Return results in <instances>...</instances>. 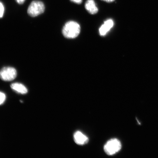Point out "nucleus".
<instances>
[{
    "instance_id": "1",
    "label": "nucleus",
    "mask_w": 158,
    "mask_h": 158,
    "mask_svg": "<svg viewBox=\"0 0 158 158\" xmlns=\"http://www.w3.org/2000/svg\"><path fill=\"white\" fill-rule=\"evenodd\" d=\"M81 27L76 22L70 21L65 24L62 29V34L66 38L74 39L80 34Z\"/></svg>"
},
{
    "instance_id": "2",
    "label": "nucleus",
    "mask_w": 158,
    "mask_h": 158,
    "mask_svg": "<svg viewBox=\"0 0 158 158\" xmlns=\"http://www.w3.org/2000/svg\"><path fill=\"white\" fill-rule=\"evenodd\" d=\"M122 148L121 143L116 138L112 139L106 143L104 146V150L108 155H113L120 151Z\"/></svg>"
},
{
    "instance_id": "3",
    "label": "nucleus",
    "mask_w": 158,
    "mask_h": 158,
    "mask_svg": "<svg viewBox=\"0 0 158 158\" xmlns=\"http://www.w3.org/2000/svg\"><path fill=\"white\" fill-rule=\"evenodd\" d=\"M45 9L42 2L35 1L31 2L27 9V13L31 17H35L44 13Z\"/></svg>"
},
{
    "instance_id": "4",
    "label": "nucleus",
    "mask_w": 158,
    "mask_h": 158,
    "mask_svg": "<svg viewBox=\"0 0 158 158\" xmlns=\"http://www.w3.org/2000/svg\"><path fill=\"white\" fill-rule=\"evenodd\" d=\"M17 76V71L13 67H4L0 70V78L5 81H13L16 77Z\"/></svg>"
},
{
    "instance_id": "5",
    "label": "nucleus",
    "mask_w": 158,
    "mask_h": 158,
    "mask_svg": "<svg viewBox=\"0 0 158 158\" xmlns=\"http://www.w3.org/2000/svg\"><path fill=\"white\" fill-rule=\"evenodd\" d=\"M114 21L112 19H108L105 21L99 29L100 34L102 36L106 35L114 26Z\"/></svg>"
},
{
    "instance_id": "6",
    "label": "nucleus",
    "mask_w": 158,
    "mask_h": 158,
    "mask_svg": "<svg viewBox=\"0 0 158 158\" xmlns=\"http://www.w3.org/2000/svg\"><path fill=\"white\" fill-rule=\"evenodd\" d=\"M74 138L75 143L80 145H84L89 141L88 138L80 131H77L74 134Z\"/></svg>"
},
{
    "instance_id": "7",
    "label": "nucleus",
    "mask_w": 158,
    "mask_h": 158,
    "mask_svg": "<svg viewBox=\"0 0 158 158\" xmlns=\"http://www.w3.org/2000/svg\"><path fill=\"white\" fill-rule=\"evenodd\" d=\"M85 7L90 14L95 15L98 12V9L94 0H87L85 5Z\"/></svg>"
},
{
    "instance_id": "8",
    "label": "nucleus",
    "mask_w": 158,
    "mask_h": 158,
    "mask_svg": "<svg viewBox=\"0 0 158 158\" xmlns=\"http://www.w3.org/2000/svg\"><path fill=\"white\" fill-rule=\"evenodd\" d=\"M11 87L15 91L21 94H25L27 93V89L22 84L19 83H15L11 85Z\"/></svg>"
},
{
    "instance_id": "9",
    "label": "nucleus",
    "mask_w": 158,
    "mask_h": 158,
    "mask_svg": "<svg viewBox=\"0 0 158 158\" xmlns=\"http://www.w3.org/2000/svg\"><path fill=\"white\" fill-rule=\"evenodd\" d=\"M6 95L3 93L0 92V105L2 104L6 100Z\"/></svg>"
},
{
    "instance_id": "10",
    "label": "nucleus",
    "mask_w": 158,
    "mask_h": 158,
    "mask_svg": "<svg viewBox=\"0 0 158 158\" xmlns=\"http://www.w3.org/2000/svg\"><path fill=\"white\" fill-rule=\"evenodd\" d=\"M5 7L3 4L0 2V18L2 17L4 13Z\"/></svg>"
},
{
    "instance_id": "11",
    "label": "nucleus",
    "mask_w": 158,
    "mask_h": 158,
    "mask_svg": "<svg viewBox=\"0 0 158 158\" xmlns=\"http://www.w3.org/2000/svg\"><path fill=\"white\" fill-rule=\"evenodd\" d=\"M71 1L75 3L80 4L82 2V0H71Z\"/></svg>"
},
{
    "instance_id": "12",
    "label": "nucleus",
    "mask_w": 158,
    "mask_h": 158,
    "mask_svg": "<svg viewBox=\"0 0 158 158\" xmlns=\"http://www.w3.org/2000/svg\"><path fill=\"white\" fill-rule=\"evenodd\" d=\"M15 1L17 2V3L21 5L24 3L25 0H15Z\"/></svg>"
},
{
    "instance_id": "13",
    "label": "nucleus",
    "mask_w": 158,
    "mask_h": 158,
    "mask_svg": "<svg viewBox=\"0 0 158 158\" xmlns=\"http://www.w3.org/2000/svg\"><path fill=\"white\" fill-rule=\"evenodd\" d=\"M102 1H105L106 2L110 3L114 1V0H102Z\"/></svg>"
}]
</instances>
